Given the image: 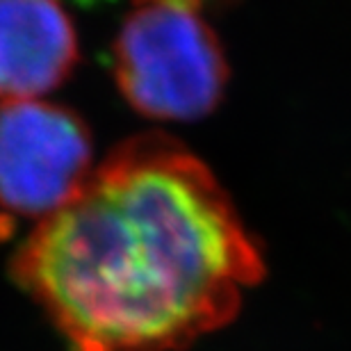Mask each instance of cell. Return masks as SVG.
Here are the masks:
<instances>
[{
  "label": "cell",
  "mask_w": 351,
  "mask_h": 351,
  "mask_svg": "<svg viewBox=\"0 0 351 351\" xmlns=\"http://www.w3.org/2000/svg\"><path fill=\"white\" fill-rule=\"evenodd\" d=\"M10 274L71 351H178L226 326L265 265L215 173L149 132L39 219Z\"/></svg>",
  "instance_id": "cell-1"
},
{
  "label": "cell",
  "mask_w": 351,
  "mask_h": 351,
  "mask_svg": "<svg viewBox=\"0 0 351 351\" xmlns=\"http://www.w3.org/2000/svg\"><path fill=\"white\" fill-rule=\"evenodd\" d=\"M114 78L144 117L210 114L226 89L228 64L199 0H135L114 41Z\"/></svg>",
  "instance_id": "cell-2"
},
{
  "label": "cell",
  "mask_w": 351,
  "mask_h": 351,
  "mask_svg": "<svg viewBox=\"0 0 351 351\" xmlns=\"http://www.w3.org/2000/svg\"><path fill=\"white\" fill-rule=\"evenodd\" d=\"M91 135L69 108L44 101L0 103V206L44 219L91 173Z\"/></svg>",
  "instance_id": "cell-3"
},
{
  "label": "cell",
  "mask_w": 351,
  "mask_h": 351,
  "mask_svg": "<svg viewBox=\"0 0 351 351\" xmlns=\"http://www.w3.org/2000/svg\"><path fill=\"white\" fill-rule=\"evenodd\" d=\"M78 62V34L58 0H0V103L58 89Z\"/></svg>",
  "instance_id": "cell-4"
}]
</instances>
